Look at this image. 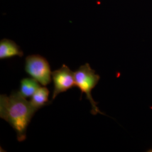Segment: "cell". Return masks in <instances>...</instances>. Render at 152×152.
Instances as JSON below:
<instances>
[{
	"label": "cell",
	"mask_w": 152,
	"mask_h": 152,
	"mask_svg": "<svg viewBox=\"0 0 152 152\" xmlns=\"http://www.w3.org/2000/svg\"><path fill=\"white\" fill-rule=\"evenodd\" d=\"M23 53L14 41L3 39L0 42V59L10 58L15 56H23Z\"/></svg>",
	"instance_id": "5b68a950"
},
{
	"label": "cell",
	"mask_w": 152,
	"mask_h": 152,
	"mask_svg": "<svg viewBox=\"0 0 152 152\" xmlns=\"http://www.w3.org/2000/svg\"><path fill=\"white\" fill-rule=\"evenodd\" d=\"M41 87L39 82L34 78H24L20 82V93L24 98L32 97Z\"/></svg>",
	"instance_id": "52a82bcc"
},
{
	"label": "cell",
	"mask_w": 152,
	"mask_h": 152,
	"mask_svg": "<svg viewBox=\"0 0 152 152\" xmlns=\"http://www.w3.org/2000/svg\"><path fill=\"white\" fill-rule=\"evenodd\" d=\"M51 77L54 86L53 100L60 93L76 86L75 72H73L65 64L62 65L60 69L52 72Z\"/></svg>",
	"instance_id": "277c9868"
},
{
	"label": "cell",
	"mask_w": 152,
	"mask_h": 152,
	"mask_svg": "<svg viewBox=\"0 0 152 152\" xmlns=\"http://www.w3.org/2000/svg\"><path fill=\"white\" fill-rule=\"evenodd\" d=\"M38 110L19 91L12 92L10 96H0V117L15 131L19 141L26 139L28 126Z\"/></svg>",
	"instance_id": "6da1fadb"
},
{
	"label": "cell",
	"mask_w": 152,
	"mask_h": 152,
	"mask_svg": "<svg viewBox=\"0 0 152 152\" xmlns=\"http://www.w3.org/2000/svg\"><path fill=\"white\" fill-rule=\"evenodd\" d=\"M49 90L46 87H40L31 97V103L36 108H42L44 106L49 105Z\"/></svg>",
	"instance_id": "8992f818"
},
{
	"label": "cell",
	"mask_w": 152,
	"mask_h": 152,
	"mask_svg": "<svg viewBox=\"0 0 152 152\" xmlns=\"http://www.w3.org/2000/svg\"><path fill=\"white\" fill-rule=\"evenodd\" d=\"M25 70L32 78L44 86L51 82V72L49 62L39 55H32L26 58Z\"/></svg>",
	"instance_id": "3957f363"
},
{
	"label": "cell",
	"mask_w": 152,
	"mask_h": 152,
	"mask_svg": "<svg viewBox=\"0 0 152 152\" xmlns=\"http://www.w3.org/2000/svg\"><path fill=\"white\" fill-rule=\"evenodd\" d=\"M148 152H152V149H150L149 151H148Z\"/></svg>",
	"instance_id": "ba28073f"
},
{
	"label": "cell",
	"mask_w": 152,
	"mask_h": 152,
	"mask_svg": "<svg viewBox=\"0 0 152 152\" xmlns=\"http://www.w3.org/2000/svg\"><path fill=\"white\" fill-rule=\"evenodd\" d=\"M76 87H78L81 91V95L85 93L86 99L90 102L92 109L91 111L93 115L104 114L98 108V103L94 101L91 95V91L98 83L100 77L95 73V71L92 69L89 64L86 63L81 65L79 69L75 72Z\"/></svg>",
	"instance_id": "7a4b0ae2"
}]
</instances>
